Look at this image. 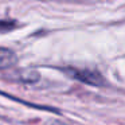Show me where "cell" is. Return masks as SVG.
Returning <instances> with one entry per match:
<instances>
[{"mask_svg": "<svg viewBox=\"0 0 125 125\" xmlns=\"http://www.w3.org/2000/svg\"><path fill=\"white\" fill-rule=\"evenodd\" d=\"M14 23L12 22H0V31H7V30H11V28H14Z\"/></svg>", "mask_w": 125, "mask_h": 125, "instance_id": "obj_3", "label": "cell"}, {"mask_svg": "<svg viewBox=\"0 0 125 125\" xmlns=\"http://www.w3.org/2000/svg\"><path fill=\"white\" fill-rule=\"evenodd\" d=\"M16 54L7 47H0V70L8 69L16 63Z\"/></svg>", "mask_w": 125, "mask_h": 125, "instance_id": "obj_2", "label": "cell"}, {"mask_svg": "<svg viewBox=\"0 0 125 125\" xmlns=\"http://www.w3.org/2000/svg\"><path fill=\"white\" fill-rule=\"evenodd\" d=\"M65 71L71 77V78L81 81L83 83L92 85V86H102L105 85V79L101 75V73H98L97 70H90V69H74L69 67L65 69Z\"/></svg>", "mask_w": 125, "mask_h": 125, "instance_id": "obj_1", "label": "cell"}]
</instances>
